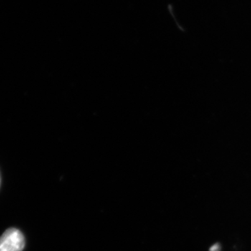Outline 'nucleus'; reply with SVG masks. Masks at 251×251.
<instances>
[{
  "mask_svg": "<svg viewBox=\"0 0 251 251\" xmlns=\"http://www.w3.org/2000/svg\"><path fill=\"white\" fill-rule=\"evenodd\" d=\"M0 181H1V179H0Z\"/></svg>",
  "mask_w": 251,
  "mask_h": 251,
  "instance_id": "obj_2",
  "label": "nucleus"
},
{
  "mask_svg": "<svg viewBox=\"0 0 251 251\" xmlns=\"http://www.w3.org/2000/svg\"><path fill=\"white\" fill-rule=\"evenodd\" d=\"M25 245V239L19 229H8L0 237V251H23Z\"/></svg>",
  "mask_w": 251,
  "mask_h": 251,
  "instance_id": "obj_1",
  "label": "nucleus"
}]
</instances>
